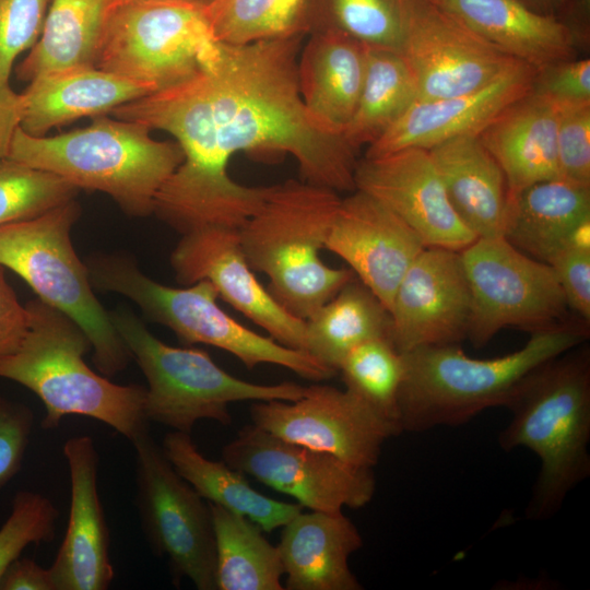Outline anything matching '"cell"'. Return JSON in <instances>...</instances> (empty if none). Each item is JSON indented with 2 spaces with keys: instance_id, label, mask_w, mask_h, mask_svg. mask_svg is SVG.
Masks as SVG:
<instances>
[{
  "instance_id": "cell-14",
  "label": "cell",
  "mask_w": 590,
  "mask_h": 590,
  "mask_svg": "<svg viewBox=\"0 0 590 590\" xmlns=\"http://www.w3.org/2000/svg\"><path fill=\"white\" fill-rule=\"evenodd\" d=\"M402 5L400 54L416 78L417 99L479 90L517 61L430 0H402Z\"/></svg>"
},
{
  "instance_id": "cell-6",
  "label": "cell",
  "mask_w": 590,
  "mask_h": 590,
  "mask_svg": "<svg viewBox=\"0 0 590 590\" xmlns=\"http://www.w3.org/2000/svg\"><path fill=\"white\" fill-rule=\"evenodd\" d=\"M340 201L330 188L290 179L273 185L239 228L252 271L266 274L271 296L303 320L355 278L350 268L329 267L320 257Z\"/></svg>"
},
{
  "instance_id": "cell-35",
  "label": "cell",
  "mask_w": 590,
  "mask_h": 590,
  "mask_svg": "<svg viewBox=\"0 0 590 590\" xmlns=\"http://www.w3.org/2000/svg\"><path fill=\"white\" fill-rule=\"evenodd\" d=\"M340 373L345 389L362 400L394 433H402L399 393L404 376L403 355L387 338L366 341L342 361Z\"/></svg>"
},
{
  "instance_id": "cell-13",
  "label": "cell",
  "mask_w": 590,
  "mask_h": 590,
  "mask_svg": "<svg viewBox=\"0 0 590 590\" xmlns=\"http://www.w3.org/2000/svg\"><path fill=\"white\" fill-rule=\"evenodd\" d=\"M229 467L276 492L296 499L303 508L341 511L357 509L374 497L373 469L356 467L329 452L275 436L255 424L241 427L222 450Z\"/></svg>"
},
{
  "instance_id": "cell-2",
  "label": "cell",
  "mask_w": 590,
  "mask_h": 590,
  "mask_svg": "<svg viewBox=\"0 0 590 590\" xmlns=\"http://www.w3.org/2000/svg\"><path fill=\"white\" fill-rule=\"evenodd\" d=\"M589 323L569 318L532 332L519 350L495 358H474L459 344L402 353L399 393L402 433L456 426L488 408L505 406L528 377L545 363L585 343Z\"/></svg>"
},
{
  "instance_id": "cell-38",
  "label": "cell",
  "mask_w": 590,
  "mask_h": 590,
  "mask_svg": "<svg viewBox=\"0 0 590 590\" xmlns=\"http://www.w3.org/2000/svg\"><path fill=\"white\" fill-rule=\"evenodd\" d=\"M58 518L57 507L43 494L15 493L10 515L0 528V580L26 546L54 540Z\"/></svg>"
},
{
  "instance_id": "cell-30",
  "label": "cell",
  "mask_w": 590,
  "mask_h": 590,
  "mask_svg": "<svg viewBox=\"0 0 590 590\" xmlns=\"http://www.w3.org/2000/svg\"><path fill=\"white\" fill-rule=\"evenodd\" d=\"M115 0H50L40 36L15 69L19 80L96 63Z\"/></svg>"
},
{
  "instance_id": "cell-43",
  "label": "cell",
  "mask_w": 590,
  "mask_h": 590,
  "mask_svg": "<svg viewBox=\"0 0 590 590\" xmlns=\"http://www.w3.org/2000/svg\"><path fill=\"white\" fill-rule=\"evenodd\" d=\"M530 92L555 103L590 102V59H566L536 69Z\"/></svg>"
},
{
  "instance_id": "cell-16",
  "label": "cell",
  "mask_w": 590,
  "mask_h": 590,
  "mask_svg": "<svg viewBox=\"0 0 590 590\" xmlns=\"http://www.w3.org/2000/svg\"><path fill=\"white\" fill-rule=\"evenodd\" d=\"M176 281L205 280L217 296L276 342L306 352V323L284 309L257 280L243 252L239 229L208 225L181 234L170 255Z\"/></svg>"
},
{
  "instance_id": "cell-25",
  "label": "cell",
  "mask_w": 590,
  "mask_h": 590,
  "mask_svg": "<svg viewBox=\"0 0 590 590\" xmlns=\"http://www.w3.org/2000/svg\"><path fill=\"white\" fill-rule=\"evenodd\" d=\"M558 113L557 103L529 91L479 134L505 174L509 197L532 184L560 177Z\"/></svg>"
},
{
  "instance_id": "cell-4",
  "label": "cell",
  "mask_w": 590,
  "mask_h": 590,
  "mask_svg": "<svg viewBox=\"0 0 590 590\" xmlns=\"http://www.w3.org/2000/svg\"><path fill=\"white\" fill-rule=\"evenodd\" d=\"M25 306L28 331L17 350L0 359V377L42 400V427L56 429L64 416L75 414L103 422L130 441L149 430L146 388L96 374L84 361L91 342L74 320L39 298Z\"/></svg>"
},
{
  "instance_id": "cell-26",
  "label": "cell",
  "mask_w": 590,
  "mask_h": 590,
  "mask_svg": "<svg viewBox=\"0 0 590 590\" xmlns=\"http://www.w3.org/2000/svg\"><path fill=\"white\" fill-rule=\"evenodd\" d=\"M428 152L465 226L476 237L503 236L509 188L502 167L479 134L449 139Z\"/></svg>"
},
{
  "instance_id": "cell-48",
  "label": "cell",
  "mask_w": 590,
  "mask_h": 590,
  "mask_svg": "<svg viewBox=\"0 0 590 590\" xmlns=\"http://www.w3.org/2000/svg\"><path fill=\"white\" fill-rule=\"evenodd\" d=\"M531 10L546 15H554L564 0H520Z\"/></svg>"
},
{
  "instance_id": "cell-28",
  "label": "cell",
  "mask_w": 590,
  "mask_h": 590,
  "mask_svg": "<svg viewBox=\"0 0 590 590\" xmlns=\"http://www.w3.org/2000/svg\"><path fill=\"white\" fill-rule=\"evenodd\" d=\"M309 34L298 56L299 93L314 116L343 132L361 93L367 46L334 31Z\"/></svg>"
},
{
  "instance_id": "cell-29",
  "label": "cell",
  "mask_w": 590,
  "mask_h": 590,
  "mask_svg": "<svg viewBox=\"0 0 590 590\" xmlns=\"http://www.w3.org/2000/svg\"><path fill=\"white\" fill-rule=\"evenodd\" d=\"M162 449L178 474L208 503L239 514L263 532L283 527L303 510L299 504L272 499L256 491L246 474L222 461L205 458L190 434L167 433Z\"/></svg>"
},
{
  "instance_id": "cell-9",
  "label": "cell",
  "mask_w": 590,
  "mask_h": 590,
  "mask_svg": "<svg viewBox=\"0 0 590 590\" xmlns=\"http://www.w3.org/2000/svg\"><path fill=\"white\" fill-rule=\"evenodd\" d=\"M109 314L146 378L144 413L149 422L190 434L201 420L231 424L232 403L295 401L307 390L292 381L260 385L239 379L216 365L203 350L162 342L129 309L119 307Z\"/></svg>"
},
{
  "instance_id": "cell-31",
  "label": "cell",
  "mask_w": 590,
  "mask_h": 590,
  "mask_svg": "<svg viewBox=\"0 0 590 590\" xmlns=\"http://www.w3.org/2000/svg\"><path fill=\"white\" fill-rule=\"evenodd\" d=\"M305 323L306 352L337 374L357 345L377 338L390 340L389 310L356 276Z\"/></svg>"
},
{
  "instance_id": "cell-23",
  "label": "cell",
  "mask_w": 590,
  "mask_h": 590,
  "mask_svg": "<svg viewBox=\"0 0 590 590\" xmlns=\"http://www.w3.org/2000/svg\"><path fill=\"white\" fill-rule=\"evenodd\" d=\"M363 546L341 511L298 512L283 526L279 550L287 590H361L349 559Z\"/></svg>"
},
{
  "instance_id": "cell-10",
  "label": "cell",
  "mask_w": 590,
  "mask_h": 590,
  "mask_svg": "<svg viewBox=\"0 0 590 590\" xmlns=\"http://www.w3.org/2000/svg\"><path fill=\"white\" fill-rule=\"evenodd\" d=\"M215 43L202 8L115 2L95 67L158 92L194 74Z\"/></svg>"
},
{
  "instance_id": "cell-36",
  "label": "cell",
  "mask_w": 590,
  "mask_h": 590,
  "mask_svg": "<svg viewBox=\"0 0 590 590\" xmlns=\"http://www.w3.org/2000/svg\"><path fill=\"white\" fill-rule=\"evenodd\" d=\"M308 33L334 31L367 47L400 51L402 0H307Z\"/></svg>"
},
{
  "instance_id": "cell-1",
  "label": "cell",
  "mask_w": 590,
  "mask_h": 590,
  "mask_svg": "<svg viewBox=\"0 0 590 590\" xmlns=\"http://www.w3.org/2000/svg\"><path fill=\"white\" fill-rule=\"evenodd\" d=\"M303 36L216 42L190 78L111 111L165 131L179 144L184 161L153 208L178 233L208 225L239 229L264 202L272 186L248 187L228 175L238 152L290 154L302 180L337 192L355 190L358 150L314 116L299 93Z\"/></svg>"
},
{
  "instance_id": "cell-32",
  "label": "cell",
  "mask_w": 590,
  "mask_h": 590,
  "mask_svg": "<svg viewBox=\"0 0 590 590\" xmlns=\"http://www.w3.org/2000/svg\"><path fill=\"white\" fill-rule=\"evenodd\" d=\"M217 590H283L279 550L248 518L209 503Z\"/></svg>"
},
{
  "instance_id": "cell-27",
  "label": "cell",
  "mask_w": 590,
  "mask_h": 590,
  "mask_svg": "<svg viewBox=\"0 0 590 590\" xmlns=\"http://www.w3.org/2000/svg\"><path fill=\"white\" fill-rule=\"evenodd\" d=\"M506 55L535 69L575 58L577 48L554 16L520 0H430Z\"/></svg>"
},
{
  "instance_id": "cell-49",
  "label": "cell",
  "mask_w": 590,
  "mask_h": 590,
  "mask_svg": "<svg viewBox=\"0 0 590 590\" xmlns=\"http://www.w3.org/2000/svg\"><path fill=\"white\" fill-rule=\"evenodd\" d=\"M115 2H161L176 3L205 9L212 0H115Z\"/></svg>"
},
{
  "instance_id": "cell-7",
  "label": "cell",
  "mask_w": 590,
  "mask_h": 590,
  "mask_svg": "<svg viewBox=\"0 0 590 590\" xmlns=\"http://www.w3.org/2000/svg\"><path fill=\"white\" fill-rule=\"evenodd\" d=\"M84 262L93 288L131 299L148 319L169 328L185 344L215 346L248 369L273 364L317 382L337 375L309 353L282 345L236 321L220 307L215 288L205 280L185 287L167 286L142 273L132 257L118 252L95 253Z\"/></svg>"
},
{
  "instance_id": "cell-19",
  "label": "cell",
  "mask_w": 590,
  "mask_h": 590,
  "mask_svg": "<svg viewBox=\"0 0 590 590\" xmlns=\"http://www.w3.org/2000/svg\"><path fill=\"white\" fill-rule=\"evenodd\" d=\"M425 247L394 212L357 189L341 198L324 246L388 310L404 273Z\"/></svg>"
},
{
  "instance_id": "cell-33",
  "label": "cell",
  "mask_w": 590,
  "mask_h": 590,
  "mask_svg": "<svg viewBox=\"0 0 590 590\" xmlns=\"http://www.w3.org/2000/svg\"><path fill=\"white\" fill-rule=\"evenodd\" d=\"M417 97L416 78L400 51L367 47L361 93L344 137L356 150L369 145Z\"/></svg>"
},
{
  "instance_id": "cell-22",
  "label": "cell",
  "mask_w": 590,
  "mask_h": 590,
  "mask_svg": "<svg viewBox=\"0 0 590 590\" xmlns=\"http://www.w3.org/2000/svg\"><path fill=\"white\" fill-rule=\"evenodd\" d=\"M154 92L144 83L94 66L42 73L21 93L20 128L43 137L52 128L86 116H103Z\"/></svg>"
},
{
  "instance_id": "cell-3",
  "label": "cell",
  "mask_w": 590,
  "mask_h": 590,
  "mask_svg": "<svg viewBox=\"0 0 590 590\" xmlns=\"http://www.w3.org/2000/svg\"><path fill=\"white\" fill-rule=\"evenodd\" d=\"M506 408L511 418L498 436L500 448H527L540 461L526 517L548 519L590 475L589 346L582 343L542 365Z\"/></svg>"
},
{
  "instance_id": "cell-37",
  "label": "cell",
  "mask_w": 590,
  "mask_h": 590,
  "mask_svg": "<svg viewBox=\"0 0 590 590\" xmlns=\"http://www.w3.org/2000/svg\"><path fill=\"white\" fill-rule=\"evenodd\" d=\"M78 193L61 177L7 157L0 162V226L42 215Z\"/></svg>"
},
{
  "instance_id": "cell-39",
  "label": "cell",
  "mask_w": 590,
  "mask_h": 590,
  "mask_svg": "<svg viewBox=\"0 0 590 590\" xmlns=\"http://www.w3.org/2000/svg\"><path fill=\"white\" fill-rule=\"evenodd\" d=\"M50 0H0V81L9 82L15 59L38 40Z\"/></svg>"
},
{
  "instance_id": "cell-18",
  "label": "cell",
  "mask_w": 590,
  "mask_h": 590,
  "mask_svg": "<svg viewBox=\"0 0 590 590\" xmlns=\"http://www.w3.org/2000/svg\"><path fill=\"white\" fill-rule=\"evenodd\" d=\"M355 189L374 197L426 247L461 251L477 237L453 210L428 150L408 148L358 160Z\"/></svg>"
},
{
  "instance_id": "cell-17",
  "label": "cell",
  "mask_w": 590,
  "mask_h": 590,
  "mask_svg": "<svg viewBox=\"0 0 590 590\" xmlns=\"http://www.w3.org/2000/svg\"><path fill=\"white\" fill-rule=\"evenodd\" d=\"M389 314L390 341L400 353L465 340L471 293L460 251L425 247L400 281Z\"/></svg>"
},
{
  "instance_id": "cell-8",
  "label": "cell",
  "mask_w": 590,
  "mask_h": 590,
  "mask_svg": "<svg viewBox=\"0 0 590 590\" xmlns=\"http://www.w3.org/2000/svg\"><path fill=\"white\" fill-rule=\"evenodd\" d=\"M80 214L74 199L0 226V266L20 275L37 298L74 320L91 342L96 368L113 377L132 356L94 295L87 267L72 246L70 233Z\"/></svg>"
},
{
  "instance_id": "cell-40",
  "label": "cell",
  "mask_w": 590,
  "mask_h": 590,
  "mask_svg": "<svg viewBox=\"0 0 590 590\" xmlns=\"http://www.w3.org/2000/svg\"><path fill=\"white\" fill-rule=\"evenodd\" d=\"M557 104L556 154L559 176L590 186V102Z\"/></svg>"
},
{
  "instance_id": "cell-45",
  "label": "cell",
  "mask_w": 590,
  "mask_h": 590,
  "mask_svg": "<svg viewBox=\"0 0 590 590\" xmlns=\"http://www.w3.org/2000/svg\"><path fill=\"white\" fill-rule=\"evenodd\" d=\"M0 590H55L49 568L34 559L19 557L0 580Z\"/></svg>"
},
{
  "instance_id": "cell-21",
  "label": "cell",
  "mask_w": 590,
  "mask_h": 590,
  "mask_svg": "<svg viewBox=\"0 0 590 590\" xmlns=\"http://www.w3.org/2000/svg\"><path fill=\"white\" fill-rule=\"evenodd\" d=\"M71 485L68 527L49 567L55 590H106L115 577L109 530L97 489L99 456L92 437L63 447Z\"/></svg>"
},
{
  "instance_id": "cell-5",
  "label": "cell",
  "mask_w": 590,
  "mask_h": 590,
  "mask_svg": "<svg viewBox=\"0 0 590 590\" xmlns=\"http://www.w3.org/2000/svg\"><path fill=\"white\" fill-rule=\"evenodd\" d=\"M139 122L97 116L86 127L54 137L17 128L8 158L52 173L79 190L111 197L130 216L153 214L155 198L184 161L175 141H160Z\"/></svg>"
},
{
  "instance_id": "cell-34",
  "label": "cell",
  "mask_w": 590,
  "mask_h": 590,
  "mask_svg": "<svg viewBox=\"0 0 590 590\" xmlns=\"http://www.w3.org/2000/svg\"><path fill=\"white\" fill-rule=\"evenodd\" d=\"M204 13L214 39L227 45L308 33L307 0H212Z\"/></svg>"
},
{
  "instance_id": "cell-41",
  "label": "cell",
  "mask_w": 590,
  "mask_h": 590,
  "mask_svg": "<svg viewBox=\"0 0 590 590\" xmlns=\"http://www.w3.org/2000/svg\"><path fill=\"white\" fill-rule=\"evenodd\" d=\"M564 292L568 308L590 322V238L577 240L548 263Z\"/></svg>"
},
{
  "instance_id": "cell-46",
  "label": "cell",
  "mask_w": 590,
  "mask_h": 590,
  "mask_svg": "<svg viewBox=\"0 0 590 590\" xmlns=\"http://www.w3.org/2000/svg\"><path fill=\"white\" fill-rule=\"evenodd\" d=\"M22 117L21 93L13 91L9 82L0 81V162L5 160Z\"/></svg>"
},
{
  "instance_id": "cell-12",
  "label": "cell",
  "mask_w": 590,
  "mask_h": 590,
  "mask_svg": "<svg viewBox=\"0 0 590 590\" xmlns=\"http://www.w3.org/2000/svg\"><path fill=\"white\" fill-rule=\"evenodd\" d=\"M135 504L152 552L166 557L175 586L184 578L199 590H217L210 505L174 469L146 430L132 441Z\"/></svg>"
},
{
  "instance_id": "cell-11",
  "label": "cell",
  "mask_w": 590,
  "mask_h": 590,
  "mask_svg": "<svg viewBox=\"0 0 590 590\" xmlns=\"http://www.w3.org/2000/svg\"><path fill=\"white\" fill-rule=\"evenodd\" d=\"M471 293L468 337L475 347L505 328L530 333L568 319V305L552 267L503 236L477 237L460 251Z\"/></svg>"
},
{
  "instance_id": "cell-15",
  "label": "cell",
  "mask_w": 590,
  "mask_h": 590,
  "mask_svg": "<svg viewBox=\"0 0 590 590\" xmlns=\"http://www.w3.org/2000/svg\"><path fill=\"white\" fill-rule=\"evenodd\" d=\"M252 424L288 441L373 469L392 429L349 390L311 385L295 401H253Z\"/></svg>"
},
{
  "instance_id": "cell-42",
  "label": "cell",
  "mask_w": 590,
  "mask_h": 590,
  "mask_svg": "<svg viewBox=\"0 0 590 590\" xmlns=\"http://www.w3.org/2000/svg\"><path fill=\"white\" fill-rule=\"evenodd\" d=\"M33 426L27 405L0 396V489L20 472Z\"/></svg>"
},
{
  "instance_id": "cell-24",
  "label": "cell",
  "mask_w": 590,
  "mask_h": 590,
  "mask_svg": "<svg viewBox=\"0 0 590 590\" xmlns=\"http://www.w3.org/2000/svg\"><path fill=\"white\" fill-rule=\"evenodd\" d=\"M503 237L548 264L570 244L590 238V186L557 177L510 196Z\"/></svg>"
},
{
  "instance_id": "cell-20",
  "label": "cell",
  "mask_w": 590,
  "mask_h": 590,
  "mask_svg": "<svg viewBox=\"0 0 590 590\" xmlns=\"http://www.w3.org/2000/svg\"><path fill=\"white\" fill-rule=\"evenodd\" d=\"M536 69L520 60L485 86L448 97L416 99L373 143L365 157L408 148L429 150L449 139L480 134L505 108L526 95Z\"/></svg>"
},
{
  "instance_id": "cell-47",
  "label": "cell",
  "mask_w": 590,
  "mask_h": 590,
  "mask_svg": "<svg viewBox=\"0 0 590 590\" xmlns=\"http://www.w3.org/2000/svg\"><path fill=\"white\" fill-rule=\"evenodd\" d=\"M555 17L566 27L577 49L590 43V0H564Z\"/></svg>"
},
{
  "instance_id": "cell-44",
  "label": "cell",
  "mask_w": 590,
  "mask_h": 590,
  "mask_svg": "<svg viewBox=\"0 0 590 590\" xmlns=\"http://www.w3.org/2000/svg\"><path fill=\"white\" fill-rule=\"evenodd\" d=\"M28 327V310L19 302L0 266V359L19 349Z\"/></svg>"
}]
</instances>
